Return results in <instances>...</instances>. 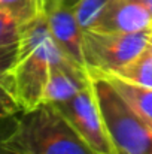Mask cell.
I'll return each mask as SVG.
<instances>
[{"mask_svg": "<svg viewBox=\"0 0 152 154\" xmlns=\"http://www.w3.org/2000/svg\"><path fill=\"white\" fill-rule=\"evenodd\" d=\"M118 154H125V153H122V151H118Z\"/></svg>", "mask_w": 152, "mask_h": 154, "instance_id": "obj_21", "label": "cell"}, {"mask_svg": "<svg viewBox=\"0 0 152 154\" xmlns=\"http://www.w3.org/2000/svg\"><path fill=\"white\" fill-rule=\"evenodd\" d=\"M91 78L85 66L70 60L64 52H58L52 60L49 79L45 90V102L60 103L72 99L87 85Z\"/></svg>", "mask_w": 152, "mask_h": 154, "instance_id": "obj_6", "label": "cell"}, {"mask_svg": "<svg viewBox=\"0 0 152 154\" xmlns=\"http://www.w3.org/2000/svg\"><path fill=\"white\" fill-rule=\"evenodd\" d=\"M109 2L110 0H78L73 5L75 17L84 32L94 27Z\"/></svg>", "mask_w": 152, "mask_h": 154, "instance_id": "obj_11", "label": "cell"}, {"mask_svg": "<svg viewBox=\"0 0 152 154\" xmlns=\"http://www.w3.org/2000/svg\"><path fill=\"white\" fill-rule=\"evenodd\" d=\"M136 2H139L140 5H143V6L152 14V0H136Z\"/></svg>", "mask_w": 152, "mask_h": 154, "instance_id": "obj_18", "label": "cell"}, {"mask_svg": "<svg viewBox=\"0 0 152 154\" xmlns=\"http://www.w3.org/2000/svg\"><path fill=\"white\" fill-rule=\"evenodd\" d=\"M52 39L58 45V48L64 52L75 63L85 66V58L82 51V39L84 30L78 24V20L73 12V6L61 5L55 8L46 15Z\"/></svg>", "mask_w": 152, "mask_h": 154, "instance_id": "obj_8", "label": "cell"}, {"mask_svg": "<svg viewBox=\"0 0 152 154\" xmlns=\"http://www.w3.org/2000/svg\"><path fill=\"white\" fill-rule=\"evenodd\" d=\"M36 6H37L39 15H45L46 17L55 8L61 6V0H36Z\"/></svg>", "mask_w": 152, "mask_h": 154, "instance_id": "obj_17", "label": "cell"}, {"mask_svg": "<svg viewBox=\"0 0 152 154\" xmlns=\"http://www.w3.org/2000/svg\"><path fill=\"white\" fill-rule=\"evenodd\" d=\"M115 76H119L128 82L152 88V48L148 47L140 52L136 58H133L130 63H127L124 67H121L118 72L110 73Z\"/></svg>", "mask_w": 152, "mask_h": 154, "instance_id": "obj_10", "label": "cell"}, {"mask_svg": "<svg viewBox=\"0 0 152 154\" xmlns=\"http://www.w3.org/2000/svg\"><path fill=\"white\" fill-rule=\"evenodd\" d=\"M54 105L97 154H118L116 147L106 130L93 82L72 99Z\"/></svg>", "mask_w": 152, "mask_h": 154, "instance_id": "obj_5", "label": "cell"}, {"mask_svg": "<svg viewBox=\"0 0 152 154\" xmlns=\"http://www.w3.org/2000/svg\"><path fill=\"white\" fill-rule=\"evenodd\" d=\"M1 147L9 154H97L48 102L21 112Z\"/></svg>", "mask_w": 152, "mask_h": 154, "instance_id": "obj_2", "label": "cell"}, {"mask_svg": "<svg viewBox=\"0 0 152 154\" xmlns=\"http://www.w3.org/2000/svg\"><path fill=\"white\" fill-rule=\"evenodd\" d=\"M106 130L118 151L152 154V126L100 72L87 67Z\"/></svg>", "mask_w": 152, "mask_h": 154, "instance_id": "obj_3", "label": "cell"}, {"mask_svg": "<svg viewBox=\"0 0 152 154\" xmlns=\"http://www.w3.org/2000/svg\"><path fill=\"white\" fill-rule=\"evenodd\" d=\"M100 73H103V72H100ZM103 75L112 82V85L119 91V94L145 120H148V123L152 126V88L128 82V81H125L119 76L110 75V73H103Z\"/></svg>", "mask_w": 152, "mask_h": 154, "instance_id": "obj_9", "label": "cell"}, {"mask_svg": "<svg viewBox=\"0 0 152 154\" xmlns=\"http://www.w3.org/2000/svg\"><path fill=\"white\" fill-rule=\"evenodd\" d=\"M149 45H151V48H152V35H151V39H149Z\"/></svg>", "mask_w": 152, "mask_h": 154, "instance_id": "obj_20", "label": "cell"}, {"mask_svg": "<svg viewBox=\"0 0 152 154\" xmlns=\"http://www.w3.org/2000/svg\"><path fill=\"white\" fill-rule=\"evenodd\" d=\"M18 55V42L0 47V78L7 75Z\"/></svg>", "mask_w": 152, "mask_h": 154, "instance_id": "obj_15", "label": "cell"}, {"mask_svg": "<svg viewBox=\"0 0 152 154\" xmlns=\"http://www.w3.org/2000/svg\"><path fill=\"white\" fill-rule=\"evenodd\" d=\"M58 52L61 50L52 39L45 15H37L22 26L16 60L6 75L9 88L21 112L31 111L45 103L51 64Z\"/></svg>", "mask_w": 152, "mask_h": 154, "instance_id": "obj_1", "label": "cell"}, {"mask_svg": "<svg viewBox=\"0 0 152 154\" xmlns=\"http://www.w3.org/2000/svg\"><path fill=\"white\" fill-rule=\"evenodd\" d=\"M152 30L136 33L122 32H84L82 51L87 67L103 73H115L143 51Z\"/></svg>", "mask_w": 152, "mask_h": 154, "instance_id": "obj_4", "label": "cell"}, {"mask_svg": "<svg viewBox=\"0 0 152 154\" xmlns=\"http://www.w3.org/2000/svg\"><path fill=\"white\" fill-rule=\"evenodd\" d=\"M22 26L9 14L0 11V47L19 41Z\"/></svg>", "mask_w": 152, "mask_h": 154, "instance_id": "obj_13", "label": "cell"}, {"mask_svg": "<svg viewBox=\"0 0 152 154\" xmlns=\"http://www.w3.org/2000/svg\"><path fill=\"white\" fill-rule=\"evenodd\" d=\"M91 30L122 33L152 30V14L136 0H110Z\"/></svg>", "mask_w": 152, "mask_h": 154, "instance_id": "obj_7", "label": "cell"}, {"mask_svg": "<svg viewBox=\"0 0 152 154\" xmlns=\"http://www.w3.org/2000/svg\"><path fill=\"white\" fill-rule=\"evenodd\" d=\"M78 0H61V5H69V6H73Z\"/></svg>", "mask_w": 152, "mask_h": 154, "instance_id": "obj_19", "label": "cell"}, {"mask_svg": "<svg viewBox=\"0 0 152 154\" xmlns=\"http://www.w3.org/2000/svg\"><path fill=\"white\" fill-rule=\"evenodd\" d=\"M0 11L13 17L21 26L39 15L36 0H0Z\"/></svg>", "mask_w": 152, "mask_h": 154, "instance_id": "obj_12", "label": "cell"}, {"mask_svg": "<svg viewBox=\"0 0 152 154\" xmlns=\"http://www.w3.org/2000/svg\"><path fill=\"white\" fill-rule=\"evenodd\" d=\"M18 114H21V108L15 100V97L9 88L7 78L4 75L0 78V118L18 115Z\"/></svg>", "mask_w": 152, "mask_h": 154, "instance_id": "obj_14", "label": "cell"}, {"mask_svg": "<svg viewBox=\"0 0 152 154\" xmlns=\"http://www.w3.org/2000/svg\"><path fill=\"white\" fill-rule=\"evenodd\" d=\"M15 121H16V115L0 118V154H9L3 147H1V142H3V139L10 133V130L13 129Z\"/></svg>", "mask_w": 152, "mask_h": 154, "instance_id": "obj_16", "label": "cell"}]
</instances>
